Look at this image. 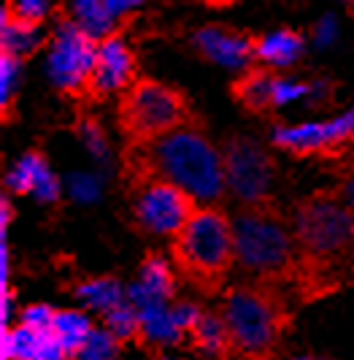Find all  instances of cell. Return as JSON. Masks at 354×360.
Wrapping results in <instances>:
<instances>
[{
    "label": "cell",
    "instance_id": "19",
    "mask_svg": "<svg viewBox=\"0 0 354 360\" xmlns=\"http://www.w3.org/2000/svg\"><path fill=\"white\" fill-rule=\"evenodd\" d=\"M273 87H276V79L270 76V73H263V71H254V73H247L241 82H238V98H241V103L251 111H263V108L273 106Z\"/></svg>",
    "mask_w": 354,
    "mask_h": 360
},
{
    "label": "cell",
    "instance_id": "9",
    "mask_svg": "<svg viewBox=\"0 0 354 360\" xmlns=\"http://www.w3.org/2000/svg\"><path fill=\"white\" fill-rule=\"evenodd\" d=\"M225 179L230 190L247 203H260L273 179L270 158L249 139H232L225 146Z\"/></svg>",
    "mask_w": 354,
    "mask_h": 360
},
{
    "label": "cell",
    "instance_id": "24",
    "mask_svg": "<svg viewBox=\"0 0 354 360\" xmlns=\"http://www.w3.org/2000/svg\"><path fill=\"white\" fill-rule=\"evenodd\" d=\"M117 355V336L111 330H92L87 344L81 347V360H114Z\"/></svg>",
    "mask_w": 354,
    "mask_h": 360
},
{
    "label": "cell",
    "instance_id": "11",
    "mask_svg": "<svg viewBox=\"0 0 354 360\" xmlns=\"http://www.w3.org/2000/svg\"><path fill=\"white\" fill-rule=\"evenodd\" d=\"M68 349L52 328L19 325L3 333V360H65Z\"/></svg>",
    "mask_w": 354,
    "mask_h": 360
},
{
    "label": "cell",
    "instance_id": "22",
    "mask_svg": "<svg viewBox=\"0 0 354 360\" xmlns=\"http://www.w3.org/2000/svg\"><path fill=\"white\" fill-rule=\"evenodd\" d=\"M141 288L157 298H168L173 292V274L162 257H146L141 269Z\"/></svg>",
    "mask_w": 354,
    "mask_h": 360
},
{
    "label": "cell",
    "instance_id": "7",
    "mask_svg": "<svg viewBox=\"0 0 354 360\" xmlns=\"http://www.w3.org/2000/svg\"><path fill=\"white\" fill-rule=\"evenodd\" d=\"M98 60V44L79 22H63L49 46V79L60 90L79 92L89 87Z\"/></svg>",
    "mask_w": 354,
    "mask_h": 360
},
{
    "label": "cell",
    "instance_id": "30",
    "mask_svg": "<svg viewBox=\"0 0 354 360\" xmlns=\"http://www.w3.org/2000/svg\"><path fill=\"white\" fill-rule=\"evenodd\" d=\"M171 314H173V320H176V325L181 330H192L197 325V320L203 317L197 311V307H192V304H178L176 309H171Z\"/></svg>",
    "mask_w": 354,
    "mask_h": 360
},
{
    "label": "cell",
    "instance_id": "13",
    "mask_svg": "<svg viewBox=\"0 0 354 360\" xmlns=\"http://www.w3.org/2000/svg\"><path fill=\"white\" fill-rule=\"evenodd\" d=\"M8 187L14 193H36L41 200L57 198V181L41 155H25L8 174Z\"/></svg>",
    "mask_w": 354,
    "mask_h": 360
},
{
    "label": "cell",
    "instance_id": "8",
    "mask_svg": "<svg viewBox=\"0 0 354 360\" xmlns=\"http://www.w3.org/2000/svg\"><path fill=\"white\" fill-rule=\"evenodd\" d=\"M136 217L149 233L176 236L192 217V195L168 179L138 181Z\"/></svg>",
    "mask_w": 354,
    "mask_h": 360
},
{
    "label": "cell",
    "instance_id": "18",
    "mask_svg": "<svg viewBox=\"0 0 354 360\" xmlns=\"http://www.w3.org/2000/svg\"><path fill=\"white\" fill-rule=\"evenodd\" d=\"M52 330L57 333V339L63 342V347L68 349V355H79L81 347L87 344L89 333H92V325L79 311H57Z\"/></svg>",
    "mask_w": 354,
    "mask_h": 360
},
{
    "label": "cell",
    "instance_id": "4",
    "mask_svg": "<svg viewBox=\"0 0 354 360\" xmlns=\"http://www.w3.org/2000/svg\"><path fill=\"white\" fill-rule=\"evenodd\" d=\"M232 238L238 263L263 279H276L298 269L295 233L268 206L249 203L238 212L232 219Z\"/></svg>",
    "mask_w": 354,
    "mask_h": 360
},
{
    "label": "cell",
    "instance_id": "25",
    "mask_svg": "<svg viewBox=\"0 0 354 360\" xmlns=\"http://www.w3.org/2000/svg\"><path fill=\"white\" fill-rule=\"evenodd\" d=\"M19 84V57L3 52V60H0V101L3 106H11V98L17 92Z\"/></svg>",
    "mask_w": 354,
    "mask_h": 360
},
{
    "label": "cell",
    "instance_id": "33",
    "mask_svg": "<svg viewBox=\"0 0 354 360\" xmlns=\"http://www.w3.org/2000/svg\"><path fill=\"white\" fill-rule=\"evenodd\" d=\"M343 200L349 203V209L354 212V176L349 179V184H346V190H343Z\"/></svg>",
    "mask_w": 354,
    "mask_h": 360
},
{
    "label": "cell",
    "instance_id": "31",
    "mask_svg": "<svg viewBox=\"0 0 354 360\" xmlns=\"http://www.w3.org/2000/svg\"><path fill=\"white\" fill-rule=\"evenodd\" d=\"M336 33H338L336 19L324 17L322 22H319V27H317V44H319V46H327V44L336 38Z\"/></svg>",
    "mask_w": 354,
    "mask_h": 360
},
{
    "label": "cell",
    "instance_id": "32",
    "mask_svg": "<svg viewBox=\"0 0 354 360\" xmlns=\"http://www.w3.org/2000/svg\"><path fill=\"white\" fill-rule=\"evenodd\" d=\"M146 0H108V8H111V14L114 17H122L127 11H133V8H138L143 6Z\"/></svg>",
    "mask_w": 354,
    "mask_h": 360
},
{
    "label": "cell",
    "instance_id": "26",
    "mask_svg": "<svg viewBox=\"0 0 354 360\" xmlns=\"http://www.w3.org/2000/svg\"><path fill=\"white\" fill-rule=\"evenodd\" d=\"M306 95H311V87L303 84L298 79H276V87H273V106H287V103H295Z\"/></svg>",
    "mask_w": 354,
    "mask_h": 360
},
{
    "label": "cell",
    "instance_id": "14",
    "mask_svg": "<svg viewBox=\"0 0 354 360\" xmlns=\"http://www.w3.org/2000/svg\"><path fill=\"white\" fill-rule=\"evenodd\" d=\"M303 54V38L295 30H273L254 44V57L270 68H287Z\"/></svg>",
    "mask_w": 354,
    "mask_h": 360
},
{
    "label": "cell",
    "instance_id": "15",
    "mask_svg": "<svg viewBox=\"0 0 354 360\" xmlns=\"http://www.w3.org/2000/svg\"><path fill=\"white\" fill-rule=\"evenodd\" d=\"M273 141L284 149L292 152H319L324 146H333L330 133H327V122H306V125H289V127H276Z\"/></svg>",
    "mask_w": 354,
    "mask_h": 360
},
{
    "label": "cell",
    "instance_id": "1",
    "mask_svg": "<svg viewBox=\"0 0 354 360\" xmlns=\"http://www.w3.org/2000/svg\"><path fill=\"white\" fill-rule=\"evenodd\" d=\"M295 244L301 282L327 290L333 274L354 257V212L336 195H314L295 212Z\"/></svg>",
    "mask_w": 354,
    "mask_h": 360
},
{
    "label": "cell",
    "instance_id": "20",
    "mask_svg": "<svg viewBox=\"0 0 354 360\" xmlns=\"http://www.w3.org/2000/svg\"><path fill=\"white\" fill-rule=\"evenodd\" d=\"M192 336L195 342L206 349V352H230V330L225 317H216V314H203L197 325L192 328Z\"/></svg>",
    "mask_w": 354,
    "mask_h": 360
},
{
    "label": "cell",
    "instance_id": "27",
    "mask_svg": "<svg viewBox=\"0 0 354 360\" xmlns=\"http://www.w3.org/2000/svg\"><path fill=\"white\" fill-rule=\"evenodd\" d=\"M49 6L52 0H8V11L17 19L25 22H41V19L49 14Z\"/></svg>",
    "mask_w": 354,
    "mask_h": 360
},
{
    "label": "cell",
    "instance_id": "16",
    "mask_svg": "<svg viewBox=\"0 0 354 360\" xmlns=\"http://www.w3.org/2000/svg\"><path fill=\"white\" fill-rule=\"evenodd\" d=\"M38 44H41V30L36 22L17 19L6 8L3 11V52L25 57V54L36 52Z\"/></svg>",
    "mask_w": 354,
    "mask_h": 360
},
{
    "label": "cell",
    "instance_id": "5",
    "mask_svg": "<svg viewBox=\"0 0 354 360\" xmlns=\"http://www.w3.org/2000/svg\"><path fill=\"white\" fill-rule=\"evenodd\" d=\"M222 317L232 349L247 360H266L284 330V304L270 288H235L225 295Z\"/></svg>",
    "mask_w": 354,
    "mask_h": 360
},
{
    "label": "cell",
    "instance_id": "10",
    "mask_svg": "<svg viewBox=\"0 0 354 360\" xmlns=\"http://www.w3.org/2000/svg\"><path fill=\"white\" fill-rule=\"evenodd\" d=\"M136 60L119 36H106L98 44V60H95V71L89 79V90L95 95H108L130 84L133 79Z\"/></svg>",
    "mask_w": 354,
    "mask_h": 360
},
{
    "label": "cell",
    "instance_id": "3",
    "mask_svg": "<svg viewBox=\"0 0 354 360\" xmlns=\"http://www.w3.org/2000/svg\"><path fill=\"white\" fill-rule=\"evenodd\" d=\"M178 271L203 290H216L235 260L232 222L216 209H195L173 241Z\"/></svg>",
    "mask_w": 354,
    "mask_h": 360
},
{
    "label": "cell",
    "instance_id": "21",
    "mask_svg": "<svg viewBox=\"0 0 354 360\" xmlns=\"http://www.w3.org/2000/svg\"><path fill=\"white\" fill-rule=\"evenodd\" d=\"M79 298L84 304H89V307L111 311L114 307L122 304V290H119L117 282H111V279H92V282L79 288Z\"/></svg>",
    "mask_w": 354,
    "mask_h": 360
},
{
    "label": "cell",
    "instance_id": "12",
    "mask_svg": "<svg viewBox=\"0 0 354 360\" xmlns=\"http://www.w3.org/2000/svg\"><path fill=\"white\" fill-rule=\"evenodd\" d=\"M195 46L209 60H214L216 65L230 68V71L247 68L249 60L254 57V44L249 38L232 33V30H225V27H203V30H197Z\"/></svg>",
    "mask_w": 354,
    "mask_h": 360
},
{
    "label": "cell",
    "instance_id": "28",
    "mask_svg": "<svg viewBox=\"0 0 354 360\" xmlns=\"http://www.w3.org/2000/svg\"><path fill=\"white\" fill-rule=\"evenodd\" d=\"M327 133H330V141L338 144V141H346V139H354V106L341 114L336 120L327 122Z\"/></svg>",
    "mask_w": 354,
    "mask_h": 360
},
{
    "label": "cell",
    "instance_id": "6",
    "mask_svg": "<svg viewBox=\"0 0 354 360\" xmlns=\"http://www.w3.org/2000/svg\"><path fill=\"white\" fill-rule=\"evenodd\" d=\"M184 114L181 95L157 82H138L122 101V125L138 141H152L181 127Z\"/></svg>",
    "mask_w": 354,
    "mask_h": 360
},
{
    "label": "cell",
    "instance_id": "17",
    "mask_svg": "<svg viewBox=\"0 0 354 360\" xmlns=\"http://www.w3.org/2000/svg\"><path fill=\"white\" fill-rule=\"evenodd\" d=\"M71 8L76 14V22L87 30L89 36L106 38L114 27V14L108 8V0H71Z\"/></svg>",
    "mask_w": 354,
    "mask_h": 360
},
{
    "label": "cell",
    "instance_id": "29",
    "mask_svg": "<svg viewBox=\"0 0 354 360\" xmlns=\"http://www.w3.org/2000/svg\"><path fill=\"white\" fill-rule=\"evenodd\" d=\"M54 314L49 307H30V309H25V314H22V323L25 325H33V328H52L54 325Z\"/></svg>",
    "mask_w": 354,
    "mask_h": 360
},
{
    "label": "cell",
    "instance_id": "34",
    "mask_svg": "<svg viewBox=\"0 0 354 360\" xmlns=\"http://www.w3.org/2000/svg\"><path fill=\"white\" fill-rule=\"evenodd\" d=\"M301 360H308V358H301Z\"/></svg>",
    "mask_w": 354,
    "mask_h": 360
},
{
    "label": "cell",
    "instance_id": "2",
    "mask_svg": "<svg viewBox=\"0 0 354 360\" xmlns=\"http://www.w3.org/2000/svg\"><path fill=\"white\" fill-rule=\"evenodd\" d=\"M168 179L197 200H214L225 190V162L206 136L190 127H176L155 139L133 162L136 184L146 179Z\"/></svg>",
    "mask_w": 354,
    "mask_h": 360
},
{
    "label": "cell",
    "instance_id": "23",
    "mask_svg": "<svg viewBox=\"0 0 354 360\" xmlns=\"http://www.w3.org/2000/svg\"><path fill=\"white\" fill-rule=\"evenodd\" d=\"M106 325L117 339H130L133 333L141 330V317H138L136 307L119 304V307H114L111 311H106Z\"/></svg>",
    "mask_w": 354,
    "mask_h": 360
}]
</instances>
